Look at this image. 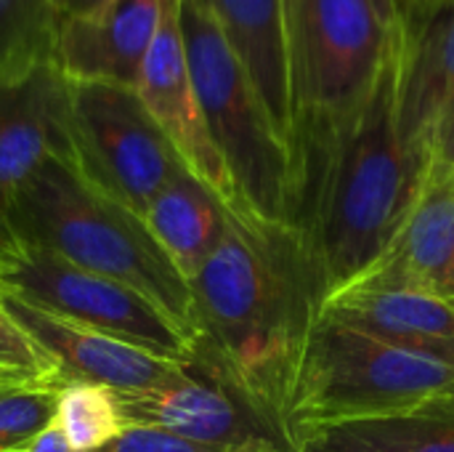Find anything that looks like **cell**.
<instances>
[{
    "mask_svg": "<svg viewBox=\"0 0 454 452\" xmlns=\"http://www.w3.org/2000/svg\"><path fill=\"white\" fill-rule=\"evenodd\" d=\"M192 293L202 328L194 365L221 376L290 437L298 368L322 312L319 280L301 234L229 213Z\"/></svg>",
    "mask_w": 454,
    "mask_h": 452,
    "instance_id": "obj_1",
    "label": "cell"
},
{
    "mask_svg": "<svg viewBox=\"0 0 454 452\" xmlns=\"http://www.w3.org/2000/svg\"><path fill=\"white\" fill-rule=\"evenodd\" d=\"M426 170L428 165L418 163L399 139L391 45L372 96L335 136L314 200L298 226L319 280L322 304L383 258L412 213Z\"/></svg>",
    "mask_w": 454,
    "mask_h": 452,
    "instance_id": "obj_2",
    "label": "cell"
},
{
    "mask_svg": "<svg viewBox=\"0 0 454 452\" xmlns=\"http://www.w3.org/2000/svg\"><path fill=\"white\" fill-rule=\"evenodd\" d=\"M5 229L64 261L122 282L160 306L197 346L202 338L192 282L141 216L96 189L67 157H48L11 202Z\"/></svg>",
    "mask_w": 454,
    "mask_h": 452,
    "instance_id": "obj_3",
    "label": "cell"
},
{
    "mask_svg": "<svg viewBox=\"0 0 454 452\" xmlns=\"http://www.w3.org/2000/svg\"><path fill=\"white\" fill-rule=\"evenodd\" d=\"M285 8L293 83V226H298L335 136L367 104L386 69L394 32L370 0H285Z\"/></svg>",
    "mask_w": 454,
    "mask_h": 452,
    "instance_id": "obj_4",
    "label": "cell"
},
{
    "mask_svg": "<svg viewBox=\"0 0 454 452\" xmlns=\"http://www.w3.org/2000/svg\"><path fill=\"white\" fill-rule=\"evenodd\" d=\"M181 35L207 131L253 221L290 226L295 163L258 88L229 48L205 0H181Z\"/></svg>",
    "mask_w": 454,
    "mask_h": 452,
    "instance_id": "obj_5",
    "label": "cell"
},
{
    "mask_svg": "<svg viewBox=\"0 0 454 452\" xmlns=\"http://www.w3.org/2000/svg\"><path fill=\"white\" fill-rule=\"evenodd\" d=\"M452 384L454 365L319 317L298 368L287 429L298 448L325 429L423 408Z\"/></svg>",
    "mask_w": 454,
    "mask_h": 452,
    "instance_id": "obj_6",
    "label": "cell"
},
{
    "mask_svg": "<svg viewBox=\"0 0 454 452\" xmlns=\"http://www.w3.org/2000/svg\"><path fill=\"white\" fill-rule=\"evenodd\" d=\"M0 293L101 330L154 357L192 365V338L133 288L85 272L61 256L0 229Z\"/></svg>",
    "mask_w": 454,
    "mask_h": 452,
    "instance_id": "obj_7",
    "label": "cell"
},
{
    "mask_svg": "<svg viewBox=\"0 0 454 452\" xmlns=\"http://www.w3.org/2000/svg\"><path fill=\"white\" fill-rule=\"evenodd\" d=\"M69 141L72 165L141 218L186 170L136 88L69 80Z\"/></svg>",
    "mask_w": 454,
    "mask_h": 452,
    "instance_id": "obj_8",
    "label": "cell"
},
{
    "mask_svg": "<svg viewBox=\"0 0 454 452\" xmlns=\"http://www.w3.org/2000/svg\"><path fill=\"white\" fill-rule=\"evenodd\" d=\"M125 426H144L231 452H298L295 442L221 376L181 365L168 378L114 392Z\"/></svg>",
    "mask_w": 454,
    "mask_h": 452,
    "instance_id": "obj_9",
    "label": "cell"
},
{
    "mask_svg": "<svg viewBox=\"0 0 454 452\" xmlns=\"http://www.w3.org/2000/svg\"><path fill=\"white\" fill-rule=\"evenodd\" d=\"M396 125L404 149L431 165L454 123V0H418L394 29Z\"/></svg>",
    "mask_w": 454,
    "mask_h": 452,
    "instance_id": "obj_10",
    "label": "cell"
},
{
    "mask_svg": "<svg viewBox=\"0 0 454 452\" xmlns=\"http://www.w3.org/2000/svg\"><path fill=\"white\" fill-rule=\"evenodd\" d=\"M144 107L157 120L173 149L178 152L184 168L202 181L223 208L247 224H258L245 210L231 173L207 131L181 35V0H162V16L154 43L144 59L141 77L136 85Z\"/></svg>",
    "mask_w": 454,
    "mask_h": 452,
    "instance_id": "obj_11",
    "label": "cell"
},
{
    "mask_svg": "<svg viewBox=\"0 0 454 452\" xmlns=\"http://www.w3.org/2000/svg\"><path fill=\"white\" fill-rule=\"evenodd\" d=\"M72 160L69 80L53 59L0 75V221L48 157Z\"/></svg>",
    "mask_w": 454,
    "mask_h": 452,
    "instance_id": "obj_12",
    "label": "cell"
},
{
    "mask_svg": "<svg viewBox=\"0 0 454 452\" xmlns=\"http://www.w3.org/2000/svg\"><path fill=\"white\" fill-rule=\"evenodd\" d=\"M0 306L56 362L67 384L88 381L112 392H136L168 378L181 368L178 362L154 357L101 330L32 306L16 296L0 293Z\"/></svg>",
    "mask_w": 454,
    "mask_h": 452,
    "instance_id": "obj_13",
    "label": "cell"
},
{
    "mask_svg": "<svg viewBox=\"0 0 454 452\" xmlns=\"http://www.w3.org/2000/svg\"><path fill=\"white\" fill-rule=\"evenodd\" d=\"M160 16L162 0H109L88 16L61 19L53 61L74 83L136 88Z\"/></svg>",
    "mask_w": 454,
    "mask_h": 452,
    "instance_id": "obj_14",
    "label": "cell"
},
{
    "mask_svg": "<svg viewBox=\"0 0 454 452\" xmlns=\"http://www.w3.org/2000/svg\"><path fill=\"white\" fill-rule=\"evenodd\" d=\"M325 320L454 365V301L412 288H343L322 304Z\"/></svg>",
    "mask_w": 454,
    "mask_h": 452,
    "instance_id": "obj_15",
    "label": "cell"
},
{
    "mask_svg": "<svg viewBox=\"0 0 454 452\" xmlns=\"http://www.w3.org/2000/svg\"><path fill=\"white\" fill-rule=\"evenodd\" d=\"M454 256V168L431 163L412 213L383 258L351 285L436 293ZM346 285V288H351Z\"/></svg>",
    "mask_w": 454,
    "mask_h": 452,
    "instance_id": "obj_16",
    "label": "cell"
},
{
    "mask_svg": "<svg viewBox=\"0 0 454 452\" xmlns=\"http://www.w3.org/2000/svg\"><path fill=\"white\" fill-rule=\"evenodd\" d=\"M293 152V83L285 0H205Z\"/></svg>",
    "mask_w": 454,
    "mask_h": 452,
    "instance_id": "obj_17",
    "label": "cell"
},
{
    "mask_svg": "<svg viewBox=\"0 0 454 452\" xmlns=\"http://www.w3.org/2000/svg\"><path fill=\"white\" fill-rule=\"evenodd\" d=\"M229 210L189 170L160 189L144 213V224L192 282L226 232Z\"/></svg>",
    "mask_w": 454,
    "mask_h": 452,
    "instance_id": "obj_18",
    "label": "cell"
},
{
    "mask_svg": "<svg viewBox=\"0 0 454 452\" xmlns=\"http://www.w3.org/2000/svg\"><path fill=\"white\" fill-rule=\"evenodd\" d=\"M317 434H327L367 452H454V408L428 402L399 416L354 421Z\"/></svg>",
    "mask_w": 454,
    "mask_h": 452,
    "instance_id": "obj_19",
    "label": "cell"
},
{
    "mask_svg": "<svg viewBox=\"0 0 454 452\" xmlns=\"http://www.w3.org/2000/svg\"><path fill=\"white\" fill-rule=\"evenodd\" d=\"M56 424L74 452L101 450L128 429L114 392L88 381H69L59 392Z\"/></svg>",
    "mask_w": 454,
    "mask_h": 452,
    "instance_id": "obj_20",
    "label": "cell"
},
{
    "mask_svg": "<svg viewBox=\"0 0 454 452\" xmlns=\"http://www.w3.org/2000/svg\"><path fill=\"white\" fill-rule=\"evenodd\" d=\"M56 29L51 0H0V75L53 59Z\"/></svg>",
    "mask_w": 454,
    "mask_h": 452,
    "instance_id": "obj_21",
    "label": "cell"
},
{
    "mask_svg": "<svg viewBox=\"0 0 454 452\" xmlns=\"http://www.w3.org/2000/svg\"><path fill=\"white\" fill-rule=\"evenodd\" d=\"M67 384H24L0 392V452L21 450L56 421L59 392Z\"/></svg>",
    "mask_w": 454,
    "mask_h": 452,
    "instance_id": "obj_22",
    "label": "cell"
},
{
    "mask_svg": "<svg viewBox=\"0 0 454 452\" xmlns=\"http://www.w3.org/2000/svg\"><path fill=\"white\" fill-rule=\"evenodd\" d=\"M0 373L21 384H67L56 362L0 306Z\"/></svg>",
    "mask_w": 454,
    "mask_h": 452,
    "instance_id": "obj_23",
    "label": "cell"
},
{
    "mask_svg": "<svg viewBox=\"0 0 454 452\" xmlns=\"http://www.w3.org/2000/svg\"><path fill=\"white\" fill-rule=\"evenodd\" d=\"M96 452H231L221 448L197 445L189 440H181L176 434L160 432V429H144V426H128L114 442Z\"/></svg>",
    "mask_w": 454,
    "mask_h": 452,
    "instance_id": "obj_24",
    "label": "cell"
},
{
    "mask_svg": "<svg viewBox=\"0 0 454 452\" xmlns=\"http://www.w3.org/2000/svg\"><path fill=\"white\" fill-rule=\"evenodd\" d=\"M16 452H74L69 448V442H67V437H64V432H61V426L53 421V424H48L37 437H32L21 450Z\"/></svg>",
    "mask_w": 454,
    "mask_h": 452,
    "instance_id": "obj_25",
    "label": "cell"
},
{
    "mask_svg": "<svg viewBox=\"0 0 454 452\" xmlns=\"http://www.w3.org/2000/svg\"><path fill=\"white\" fill-rule=\"evenodd\" d=\"M298 452H367L356 445H348V442H340V440H333L327 434H311V437H303L298 442Z\"/></svg>",
    "mask_w": 454,
    "mask_h": 452,
    "instance_id": "obj_26",
    "label": "cell"
},
{
    "mask_svg": "<svg viewBox=\"0 0 454 452\" xmlns=\"http://www.w3.org/2000/svg\"><path fill=\"white\" fill-rule=\"evenodd\" d=\"M109 0H51L56 19H74V16H88L93 11H98L101 5H106Z\"/></svg>",
    "mask_w": 454,
    "mask_h": 452,
    "instance_id": "obj_27",
    "label": "cell"
},
{
    "mask_svg": "<svg viewBox=\"0 0 454 452\" xmlns=\"http://www.w3.org/2000/svg\"><path fill=\"white\" fill-rule=\"evenodd\" d=\"M380 21L394 32L399 27V0H370Z\"/></svg>",
    "mask_w": 454,
    "mask_h": 452,
    "instance_id": "obj_28",
    "label": "cell"
},
{
    "mask_svg": "<svg viewBox=\"0 0 454 452\" xmlns=\"http://www.w3.org/2000/svg\"><path fill=\"white\" fill-rule=\"evenodd\" d=\"M431 163H439V165H450V168H454V123L452 128L444 133V139L436 144Z\"/></svg>",
    "mask_w": 454,
    "mask_h": 452,
    "instance_id": "obj_29",
    "label": "cell"
},
{
    "mask_svg": "<svg viewBox=\"0 0 454 452\" xmlns=\"http://www.w3.org/2000/svg\"><path fill=\"white\" fill-rule=\"evenodd\" d=\"M436 293L454 301V256L452 261H450V266H447V272H444V277H442V282H439V288H436Z\"/></svg>",
    "mask_w": 454,
    "mask_h": 452,
    "instance_id": "obj_30",
    "label": "cell"
},
{
    "mask_svg": "<svg viewBox=\"0 0 454 452\" xmlns=\"http://www.w3.org/2000/svg\"><path fill=\"white\" fill-rule=\"evenodd\" d=\"M13 386H24V384H21V381H16V378L0 376V392H5V389H13Z\"/></svg>",
    "mask_w": 454,
    "mask_h": 452,
    "instance_id": "obj_31",
    "label": "cell"
},
{
    "mask_svg": "<svg viewBox=\"0 0 454 452\" xmlns=\"http://www.w3.org/2000/svg\"><path fill=\"white\" fill-rule=\"evenodd\" d=\"M434 402H444V405H452L454 408V384L447 389V392H444V394H442V397H439V400H434Z\"/></svg>",
    "mask_w": 454,
    "mask_h": 452,
    "instance_id": "obj_32",
    "label": "cell"
},
{
    "mask_svg": "<svg viewBox=\"0 0 454 452\" xmlns=\"http://www.w3.org/2000/svg\"><path fill=\"white\" fill-rule=\"evenodd\" d=\"M415 3H418V0H399V19H402V13H407Z\"/></svg>",
    "mask_w": 454,
    "mask_h": 452,
    "instance_id": "obj_33",
    "label": "cell"
},
{
    "mask_svg": "<svg viewBox=\"0 0 454 452\" xmlns=\"http://www.w3.org/2000/svg\"><path fill=\"white\" fill-rule=\"evenodd\" d=\"M0 229H3V221H0Z\"/></svg>",
    "mask_w": 454,
    "mask_h": 452,
    "instance_id": "obj_34",
    "label": "cell"
},
{
    "mask_svg": "<svg viewBox=\"0 0 454 452\" xmlns=\"http://www.w3.org/2000/svg\"><path fill=\"white\" fill-rule=\"evenodd\" d=\"M0 376H3V373H0ZM8 378H11V376H8Z\"/></svg>",
    "mask_w": 454,
    "mask_h": 452,
    "instance_id": "obj_35",
    "label": "cell"
}]
</instances>
